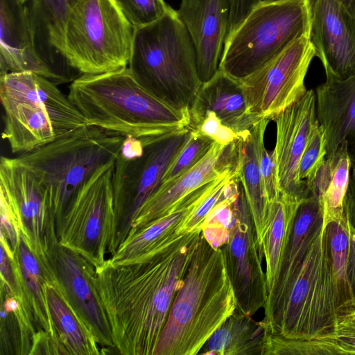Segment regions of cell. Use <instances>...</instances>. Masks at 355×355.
<instances>
[{
  "mask_svg": "<svg viewBox=\"0 0 355 355\" xmlns=\"http://www.w3.org/2000/svg\"><path fill=\"white\" fill-rule=\"evenodd\" d=\"M135 31L115 0H78L65 27V58L80 74L127 67Z\"/></svg>",
  "mask_w": 355,
  "mask_h": 355,
  "instance_id": "cell-7",
  "label": "cell"
},
{
  "mask_svg": "<svg viewBox=\"0 0 355 355\" xmlns=\"http://www.w3.org/2000/svg\"><path fill=\"white\" fill-rule=\"evenodd\" d=\"M78 0H25L24 4L35 52L61 83L73 80L76 71L64 53V31L69 16Z\"/></svg>",
  "mask_w": 355,
  "mask_h": 355,
  "instance_id": "cell-19",
  "label": "cell"
},
{
  "mask_svg": "<svg viewBox=\"0 0 355 355\" xmlns=\"http://www.w3.org/2000/svg\"><path fill=\"white\" fill-rule=\"evenodd\" d=\"M67 96L87 125L134 137L144 146L190 130L189 111L178 110L157 98L128 67L81 74L71 81Z\"/></svg>",
  "mask_w": 355,
  "mask_h": 355,
  "instance_id": "cell-2",
  "label": "cell"
},
{
  "mask_svg": "<svg viewBox=\"0 0 355 355\" xmlns=\"http://www.w3.org/2000/svg\"><path fill=\"white\" fill-rule=\"evenodd\" d=\"M317 118L326 134V159L344 141L355 142V73L315 89Z\"/></svg>",
  "mask_w": 355,
  "mask_h": 355,
  "instance_id": "cell-24",
  "label": "cell"
},
{
  "mask_svg": "<svg viewBox=\"0 0 355 355\" xmlns=\"http://www.w3.org/2000/svg\"><path fill=\"white\" fill-rule=\"evenodd\" d=\"M343 211L349 225L355 230V164L352 163L349 183L344 198Z\"/></svg>",
  "mask_w": 355,
  "mask_h": 355,
  "instance_id": "cell-41",
  "label": "cell"
},
{
  "mask_svg": "<svg viewBox=\"0 0 355 355\" xmlns=\"http://www.w3.org/2000/svg\"><path fill=\"white\" fill-rule=\"evenodd\" d=\"M2 106V139L7 141L13 153L32 152L80 128L44 105L17 102Z\"/></svg>",
  "mask_w": 355,
  "mask_h": 355,
  "instance_id": "cell-20",
  "label": "cell"
},
{
  "mask_svg": "<svg viewBox=\"0 0 355 355\" xmlns=\"http://www.w3.org/2000/svg\"><path fill=\"white\" fill-rule=\"evenodd\" d=\"M45 292L58 354H101L95 338L73 311L61 290L47 282L45 284Z\"/></svg>",
  "mask_w": 355,
  "mask_h": 355,
  "instance_id": "cell-29",
  "label": "cell"
},
{
  "mask_svg": "<svg viewBox=\"0 0 355 355\" xmlns=\"http://www.w3.org/2000/svg\"><path fill=\"white\" fill-rule=\"evenodd\" d=\"M235 145V141L227 146L214 142L196 165L175 180L161 184L138 211L128 236L168 214L179 201L193 191L234 170Z\"/></svg>",
  "mask_w": 355,
  "mask_h": 355,
  "instance_id": "cell-17",
  "label": "cell"
},
{
  "mask_svg": "<svg viewBox=\"0 0 355 355\" xmlns=\"http://www.w3.org/2000/svg\"><path fill=\"white\" fill-rule=\"evenodd\" d=\"M349 245L347 276L352 299V311H355V230L349 225Z\"/></svg>",
  "mask_w": 355,
  "mask_h": 355,
  "instance_id": "cell-42",
  "label": "cell"
},
{
  "mask_svg": "<svg viewBox=\"0 0 355 355\" xmlns=\"http://www.w3.org/2000/svg\"><path fill=\"white\" fill-rule=\"evenodd\" d=\"M304 355H355V311L339 315L327 333L300 343Z\"/></svg>",
  "mask_w": 355,
  "mask_h": 355,
  "instance_id": "cell-32",
  "label": "cell"
},
{
  "mask_svg": "<svg viewBox=\"0 0 355 355\" xmlns=\"http://www.w3.org/2000/svg\"><path fill=\"white\" fill-rule=\"evenodd\" d=\"M315 52L309 36L302 37L261 68L239 80L248 111L257 119L275 116L307 92L304 80Z\"/></svg>",
  "mask_w": 355,
  "mask_h": 355,
  "instance_id": "cell-12",
  "label": "cell"
},
{
  "mask_svg": "<svg viewBox=\"0 0 355 355\" xmlns=\"http://www.w3.org/2000/svg\"><path fill=\"white\" fill-rule=\"evenodd\" d=\"M214 142L198 130H190L189 138L168 166L161 184L175 180L196 165L207 154Z\"/></svg>",
  "mask_w": 355,
  "mask_h": 355,
  "instance_id": "cell-35",
  "label": "cell"
},
{
  "mask_svg": "<svg viewBox=\"0 0 355 355\" xmlns=\"http://www.w3.org/2000/svg\"><path fill=\"white\" fill-rule=\"evenodd\" d=\"M115 159L98 168L78 189L56 222L58 244L94 268L117 249L113 173Z\"/></svg>",
  "mask_w": 355,
  "mask_h": 355,
  "instance_id": "cell-9",
  "label": "cell"
},
{
  "mask_svg": "<svg viewBox=\"0 0 355 355\" xmlns=\"http://www.w3.org/2000/svg\"><path fill=\"white\" fill-rule=\"evenodd\" d=\"M310 40L326 80L355 73V14L341 0H311Z\"/></svg>",
  "mask_w": 355,
  "mask_h": 355,
  "instance_id": "cell-14",
  "label": "cell"
},
{
  "mask_svg": "<svg viewBox=\"0 0 355 355\" xmlns=\"http://www.w3.org/2000/svg\"><path fill=\"white\" fill-rule=\"evenodd\" d=\"M0 191L14 211L19 234L44 269L51 267V252L58 243L56 218L46 187L17 157L2 156Z\"/></svg>",
  "mask_w": 355,
  "mask_h": 355,
  "instance_id": "cell-11",
  "label": "cell"
},
{
  "mask_svg": "<svg viewBox=\"0 0 355 355\" xmlns=\"http://www.w3.org/2000/svg\"><path fill=\"white\" fill-rule=\"evenodd\" d=\"M234 170L224 175L218 180L212 191L204 198L193 213L180 227L178 232V234H184L202 229L210 211L226 197L225 185Z\"/></svg>",
  "mask_w": 355,
  "mask_h": 355,
  "instance_id": "cell-38",
  "label": "cell"
},
{
  "mask_svg": "<svg viewBox=\"0 0 355 355\" xmlns=\"http://www.w3.org/2000/svg\"><path fill=\"white\" fill-rule=\"evenodd\" d=\"M311 23V0L262 1L226 37L219 70L243 79L297 39L310 37Z\"/></svg>",
  "mask_w": 355,
  "mask_h": 355,
  "instance_id": "cell-6",
  "label": "cell"
},
{
  "mask_svg": "<svg viewBox=\"0 0 355 355\" xmlns=\"http://www.w3.org/2000/svg\"><path fill=\"white\" fill-rule=\"evenodd\" d=\"M24 71L61 83L35 52L24 2L0 0V74Z\"/></svg>",
  "mask_w": 355,
  "mask_h": 355,
  "instance_id": "cell-21",
  "label": "cell"
},
{
  "mask_svg": "<svg viewBox=\"0 0 355 355\" xmlns=\"http://www.w3.org/2000/svg\"><path fill=\"white\" fill-rule=\"evenodd\" d=\"M190 130L144 146L143 155L127 159L119 154L113 173L116 245L128 236L131 225L144 203L160 186L171 162L189 137Z\"/></svg>",
  "mask_w": 355,
  "mask_h": 355,
  "instance_id": "cell-10",
  "label": "cell"
},
{
  "mask_svg": "<svg viewBox=\"0 0 355 355\" xmlns=\"http://www.w3.org/2000/svg\"><path fill=\"white\" fill-rule=\"evenodd\" d=\"M51 262L58 288L96 343L114 349L110 326L93 281L94 267L58 242L53 247Z\"/></svg>",
  "mask_w": 355,
  "mask_h": 355,
  "instance_id": "cell-16",
  "label": "cell"
},
{
  "mask_svg": "<svg viewBox=\"0 0 355 355\" xmlns=\"http://www.w3.org/2000/svg\"><path fill=\"white\" fill-rule=\"evenodd\" d=\"M326 247L337 288L339 315L352 311V299L347 276L349 245V224L340 219L323 223ZM339 317V316H338Z\"/></svg>",
  "mask_w": 355,
  "mask_h": 355,
  "instance_id": "cell-31",
  "label": "cell"
},
{
  "mask_svg": "<svg viewBox=\"0 0 355 355\" xmlns=\"http://www.w3.org/2000/svg\"><path fill=\"white\" fill-rule=\"evenodd\" d=\"M263 0H229L230 14L227 35L232 34L245 19L252 10Z\"/></svg>",
  "mask_w": 355,
  "mask_h": 355,
  "instance_id": "cell-40",
  "label": "cell"
},
{
  "mask_svg": "<svg viewBox=\"0 0 355 355\" xmlns=\"http://www.w3.org/2000/svg\"><path fill=\"white\" fill-rule=\"evenodd\" d=\"M128 67L148 92L168 105L189 111L202 83L190 36L172 8L135 31Z\"/></svg>",
  "mask_w": 355,
  "mask_h": 355,
  "instance_id": "cell-4",
  "label": "cell"
},
{
  "mask_svg": "<svg viewBox=\"0 0 355 355\" xmlns=\"http://www.w3.org/2000/svg\"><path fill=\"white\" fill-rule=\"evenodd\" d=\"M346 6L355 14V0H341Z\"/></svg>",
  "mask_w": 355,
  "mask_h": 355,
  "instance_id": "cell-44",
  "label": "cell"
},
{
  "mask_svg": "<svg viewBox=\"0 0 355 355\" xmlns=\"http://www.w3.org/2000/svg\"><path fill=\"white\" fill-rule=\"evenodd\" d=\"M21 1H24V2L25 1V0H21Z\"/></svg>",
  "mask_w": 355,
  "mask_h": 355,
  "instance_id": "cell-46",
  "label": "cell"
},
{
  "mask_svg": "<svg viewBox=\"0 0 355 355\" xmlns=\"http://www.w3.org/2000/svg\"><path fill=\"white\" fill-rule=\"evenodd\" d=\"M176 11L193 43L203 84L220 69L227 35L229 0H181Z\"/></svg>",
  "mask_w": 355,
  "mask_h": 355,
  "instance_id": "cell-18",
  "label": "cell"
},
{
  "mask_svg": "<svg viewBox=\"0 0 355 355\" xmlns=\"http://www.w3.org/2000/svg\"><path fill=\"white\" fill-rule=\"evenodd\" d=\"M264 2H273V1H282V0H263Z\"/></svg>",
  "mask_w": 355,
  "mask_h": 355,
  "instance_id": "cell-45",
  "label": "cell"
},
{
  "mask_svg": "<svg viewBox=\"0 0 355 355\" xmlns=\"http://www.w3.org/2000/svg\"><path fill=\"white\" fill-rule=\"evenodd\" d=\"M338 316L336 284L322 225L309 245L269 332L289 339L311 338L329 331Z\"/></svg>",
  "mask_w": 355,
  "mask_h": 355,
  "instance_id": "cell-8",
  "label": "cell"
},
{
  "mask_svg": "<svg viewBox=\"0 0 355 355\" xmlns=\"http://www.w3.org/2000/svg\"><path fill=\"white\" fill-rule=\"evenodd\" d=\"M272 121L276 123L274 152L279 189L286 196L302 201L311 193L306 181L300 178L298 168L311 129L318 121L315 91L307 90Z\"/></svg>",
  "mask_w": 355,
  "mask_h": 355,
  "instance_id": "cell-15",
  "label": "cell"
},
{
  "mask_svg": "<svg viewBox=\"0 0 355 355\" xmlns=\"http://www.w3.org/2000/svg\"><path fill=\"white\" fill-rule=\"evenodd\" d=\"M268 119H261L251 128L256 157L261 178L263 190L270 204L278 197L281 191L277 180V163L274 150H267L264 144V133L268 122Z\"/></svg>",
  "mask_w": 355,
  "mask_h": 355,
  "instance_id": "cell-34",
  "label": "cell"
},
{
  "mask_svg": "<svg viewBox=\"0 0 355 355\" xmlns=\"http://www.w3.org/2000/svg\"><path fill=\"white\" fill-rule=\"evenodd\" d=\"M0 100L2 105L17 102L44 105L80 127L87 125L83 114L56 84L33 72L0 74Z\"/></svg>",
  "mask_w": 355,
  "mask_h": 355,
  "instance_id": "cell-26",
  "label": "cell"
},
{
  "mask_svg": "<svg viewBox=\"0 0 355 355\" xmlns=\"http://www.w3.org/2000/svg\"><path fill=\"white\" fill-rule=\"evenodd\" d=\"M327 154L326 134L318 120L313 125L306 147L301 157L298 175L302 180L310 182L325 159Z\"/></svg>",
  "mask_w": 355,
  "mask_h": 355,
  "instance_id": "cell-36",
  "label": "cell"
},
{
  "mask_svg": "<svg viewBox=\"0 0 355 355\" xmlns=\"http://www.w3.org/2000/svg\"><path fill=\"white\" fill-rule=\"evenodd\" d=\"M237 308L221 247L202 231L153 355H196Z\"/></svg>",
  "mask_w": 355,
  "mask_h": 355,
  "instance_id": "cell-3",
  "label": "cell"
},
{
  "mask_svg": "<svg viewBox=\"0 0 355 355\" xmlns=\"http://www.w3.org/2000/svg\"><path fill=\"white\" fill-rule=\"evenodd\" d=\"M221 248L237 309L252 317L264 309L268 291L262 267L263 253L257 241L243 189L234 205L233 223Z\"/></svg>",
  "mask_w": 355,
  "mask_h": 355,
  "instance_id": "cell-13",
  "label": "cell"
},
{
  "mask_svg": "<svg viewBox=\"0 0 355 355\" xmlns=\"http://www.w3.org/2000/svg\"><path fill=\"white\" fill-rule=\"evenodd\" d=\"M264 323L237 308L213 333L198 354L263 355L268 333Z\"/></svg>",
  "mask_w": 355,
  "mask_h": 355,
  "instance_id": "cell-27",
  "label": "cell"
},
{
  "mask_svg": "<svg viewBox=\"0 0 355 355\" xmlns=\"http://www.w3.org/2000/svg\"><path fill=\"white\" fill-rule=\"evenodd\" d=\"M334 154L336 164L328 187L321 200L324 224L343 217L344 198L349 183L352 162L348 141H344Z\"/></svg>",
  "mask_w": 355,
  "mask_h": 355,
  "instance_id": "cell-33",
  "label": "cell"
},
{
  "mask_svg": "<svg viewBox=\"0 0 355 355\" xmlns=\"http://www.w3.org/2000/svg\"><path fill=\"white\" fill-rule=\"evenodd\" d=\"M124 139L86 125L17 158L46 187L57 222L80 187L98 168L116 159Z\"/></svg>",
  "mask_w": 355,
  "mask_h": 355,
  "instance_id": "cell-5",
  "label": "cell"
},
{
  "mask_svg": "<svg viewBox=\"0 0 355 355\" xmlns=\"http://www.w3.org/2000/svg\"><path fill=\"white\" fill-rule=\"evenodd\" d=\"M322 225L323 210L321 202L317 195L311 193L298 207L276 286L263 309L264 318L262 321L268 330L309 245Z\"/></svg>",
  "mask_w": 355,
  "mask_h": 355,
  "instance_id": "cell-22",
  "label": "cell"
},
{
  "mask_svg": "<svg viewBox=\"0 0 355 355\" xmlns=\"http://www.w3.org/2000/svg\"><path fill=\"white\" fill-rule=\"evenodd\" d=\"M124 16L136 28L164 16L171 7L164 0H115Z\"/></svg>",
  "mask_w": 355,
  "mask_h": 355,
  "instance_id": "cell-37",
  "label": "cell"
},
{
  "mask_svg": "<svg viewBox=\"0 0 355 355\" xmlns=\"http://www.w3.org/2000/svg\"><path fill=\"white\" fill-rule=\"evenodd\" d=\"M201 232L182 234L125 263L107 259L94 268L93 281L119 354L153 355Z\"/></svg>",
  "mask_w": 355,
  "mask_h": 355,
  "instance_id": "cell-1",
  "label": "cell"
},
{
  "mask_svg": "<svg viewBox=\"0 0 355 355\" xmlns=\"http://www.w3.org/2000/svg\"><path fill=\"white\" fill-rule=\"evenodd\" d=\"M302 201L293 199L281 191L272 203L271 220L262 244L266 262L267 300L276 286L296 213Z\"/></svg>",
  "mask_w": 355,
  "mask_h": 355,
  "instance_id": "cell-30",
  "label": "cell"
},
{
  "mask_svg": "<svg viewBox=\"0 0 355 355\" xmlns=\"http://www.w3.org/2000/svg\"><path fill=\"white\" fill-rule=\"evenodd\" d=\"M144 150V144L139 139L128 136L123 140L119 155L125 159H132L141 156Z\"/></svg>",
  "mask_w": 355,
  "mask_h": 355,
  "instance_id": "cell-43",
  "label": "cell"
},
{
  "mask_svg": "<svg viewBox=\"0 0 355 355\" xmlns=\"http://www.w3.org/2000/svg\"><path fill=\"white\" fill-rule=\"evenodd\" d=\"M207 111L215 113L224 125L239 137L248 133L259 120L249 114L239 80L220 70L202 85L189 108L190 130Z\"/></svg>",
  "mask_w": 355,
  "mask_h": 355,
  "instance_id": "cell-23",
  "label": "cell"
},
{
  "mask_svg": "<svg viewBox=\"0 0 355 355\" xmlns=\"http://www.w3.org/2000/svg\"><path fill=\"white\" fill-rule=\"evenodd\" d=\"M235 144V171L247 200L257 243L263 252V241L271 220L273 202L270 204L268 202L263 190L251 130L236 139Z\"/></svg>",
  "mask_w": 355,
  "mask_h": 355,
  "instance_id": "cell-28",
  "label": "cell"
},
{
  "mask_svg": "<svg viewBox=\"0 0 355 355\" xmlns=\"http://www.w3.org/2000/svg\"><path fill=\"white\" fill-rule=\"evenodd\" d=\"M220 178L185 196L168 214L137 233L128 236L109 259L111 263L114 265L125 263L182 235L178 233L180 227L212 191Z\"/></svg>",
  "mask_w": 355,
  "mask_h": 355,
  "instance_id": "cell-25",
  "label": "cell"
},
{
  "mask_svg": "<svg viewBox=\"0 0 355 355\" xmlns=\"http://www.w3.org/2000/svg\"><path fill=\"white\" fill-rule=\"evenodd\" d=\"M191 130H196L223 146L229 145L239 137L234 131L224 125L216 114L211 111L206 112Z\"/></svg>",
  "mask_w": 355,
  "mask_h": 355,
  "instance_id": "cell-39",
  "label": "cell"
}]
</instances>
